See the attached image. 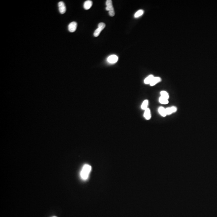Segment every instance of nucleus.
I'll list each match as a JSON object with an SVG mask.
<instances>
[{
    "mask_svg": "<svg viewBox=\"0 0 217 217\" xmlns=\"http://www.w3.org/2000/svg\"><path fill=\"white\" fill-rule=\"evenodd\" d=\"M92 167L89 164H85L83 166L80 172V176L82 179L86 180L89 177L91 172Z\"/></svg>",
    "mask_w": 217,
    "mask_h": 217,
    "instance_id": "obj_1",
    "label": "nucleus"
},
{
    "mask_svg": "<svg viewBox=\"0 0 217 217\" xmlns=\"http://www.w3.org/2000/svg\"><path fill=\"white\" fill-rule=\"evenodd\" d=\"M106 9L107 11H109V15L111 17H113L115 15V13L114 11L112 1L111 0H107L106 2Z\"/></svg>",
    "mask_w": 217,
    "mask_h": 217,
    "instance_id": "obj_2",
    "label": "nucleus"
},
{
    "mask_svg": "<svg viewBox=\"0 0 217 217\" xmlns=\"http://www.w3.org/2000/svg\"><path fill=\"white\" fill-rule=\"evenodd\" d=\"M105 27V23H99V24H98V28H97V29H96L94 32V34H93L94 36L95 37H98L100 33Z\"/></svg>",
    "mask_w": 217,
    "mask_h": 217,
    "instance_id": "obj_3",
    "label": "nucleus"
},
{
    "mask_svg": "<svg viewBox=\"0 0 217 217\" xmlns=\"http://www.w3.org/2000/svg\"><path fill=\"white\" fill-rule=\"evenodd\" d=\"M58 9H59V12L61 14H63L65 13L66 12V7L65 6V4L62 1H60L58 3Z\"/></svg>",
    "mask_w": 217,
    "mask_h": 217,
    "instance_id": "obj_4",
    "label": "nucleus"
},
{
    "mask_svg": "<svg viewBox=\"0 0 217 217\" xmlns=\"http://www.w3.org/2000/svg\"><path fill=\"white\" fill-rule=\"evenodd\" d=\"M107 60L109 63L114 64L118 61V57L115 55H111L107 58Z\"/></svg>",
    "mask_w": 217,
    "mask_h": 217,
    "instance_id": "obj_5",
    "label": "nucleus"
},
{
    "mask_svg": "<svg viewBox=\"0 0 217 217\" xmlns=\"http://www.w3.org/2000/svg\"><path fill=\"white\" fill-rule=\"evenodd\" d=\"M77 27V23L76 22H71L68 26V29L69 31L70 32H74L76 30Z\"/></svg>",
    "mask_w": 217,
    "mask_h": 217,
    "instance_id": "obj_6",
    "label": "nucleus"
},
{
    "mask_svg": "<svg viewBox=\"0 0 217 217\" xmlns=\"http://www.w3.org/2000/svg\"><path fill=\"white\" fill-rule=\"evenodd\" d=\"M92 5H93V2L90 0H88L84 2L83 7L85 10H89L91 8Z\"/></svg>",
    "mask_w": 217,
    "mask_h": 217,
    "instance_id": "obj_7",
    "label": "nucleus"
},
{
    "mask_svg": "<svg viewBox=\"0 0 217 217\" xmlns=\"http://www.w3.org/2000/svg\"><path fill=\"white\" fill-rule=\"evenodd\" d=\"M161 81V79L160 77H154L150 84L151 86H153Z\"/></svg>",
    "mask_w": 217,
    "mask_h": 217,
    "instance_id": "obj_8",
    "label": "nucleus"
},
{
    "mask_svg": "<svg viewBox=\"0 0 217 217\" xmlns=\"http://www.w3.org/2000/svg\"><path fill=\"white\" fill-rule=\"evenodd\" d=\"M144 115V117L147 120H149L151 118V112H150V109H149V108H148L146 109H145Z\"/></svg>",
    "mask_w": 217,
    "mask_h": 217,
    "instance_id": "obj_9",
    "label": "nucleus"
},
{
    "mask_svg": "<svg viewBox=\"0 0 217 217\" xmlns=\"http://www.w3.org/2000/svg\"><path fill=\"white\" fill-rule=\"evenodd\" d=\"M158 112L161 116L162 117H165L167 115L166 109L162 107H160L158 109Z\"/></svg>",
    "mask_w": 217,
    "mask_h": 217,
    "instance_id": "obj_10",
    "label": "nucleus"
},
{
    "mask_svg": "<svg viewBox=\"0 0 217 217\" xmlns=\"http://www.w3.org/2000/svg\"><path fill=\"white\" fill-rule=\"evenodd\" d=\"M154 76L152 75H149V76L146 77L144 80V82L146 84H150V82L152 81V79L154 78Z\"/></svg>",
    "mask_w": 217,
    "mask_h": 217,
    "instance_id": "obj_11",
    "label": "nucleus"
},
{
    "mask_svg": "<svg viewBox=\"0 0 217 217\" xmlns=\"http://www.w3.org/2000/svg\"><path fill=\"white\" fill-rule=\"evenodd\" d=\"M148 100H144V101H143L142 106H141V108L143 110H145L147 108H148Z\"/></svg>",
    "mask_w": 217,
    "mask_h": 217,
    "instance_id": "obj_12",
    "label": "nucleus"
},
{
    "mask_svg": "<svg viewBox=\"0 0 217 217\" xmlns=\"http://www.w3.org/2000/svg\"><path fill=\"white\" fill-rule=\"evenodd\" d=\"M159 102L160 103L162 104H167L168 103V99H166V98L160 97L159 98Z\"/></svg>",
    "mask_w": 217,
    "mask_h": 217,
    "instance_id": "obj_13",
    "label": "nucleus"
},
{
    "mask_svg": "<svg viewBox=\"0 0 217 217\" xmlns=\"http://www.w3.org/2000/svg\"><path fill=\"white\" fill-rule=\"evenodd\" d=\"M144 13V11L143 10H139L136 13L135 15H134V17L135 18H138L140 17V16H142Z\"/></svg>",
    "mask_w": 217,
    "mask_h": 217,
    "instance_id": "obj_14",
    "label": "nucleus"
},
{
    "mask_svg": "<svg viewBox=\"0 0 217 217\" xmlns=\"http://www.w3.org/2000/svg\"><path fill=\"white\" fill-rule=\"evenodd\" d=\"M161 97L166 98V99H168L169 98V95L167 92L165 91H162L160 92Z\"/></svg>",
    "mask_w": 217,
    "mask_h": 217,
    "instance_id": "obj_15",
    "label": "nucleus"
},
{
    "mask_svg": "<svg viewBox=\"0 0 217 217\" xmlns=\"http://www.w3.org/2000/svg\"><path fill=\"white\" fill-rule=\"evenodd\" d=\"M166 114H167V115H170V114L173 113L172 109H171V107H168V108H166Z\"/></svg>",
    "mask_w": 217,
    "mask_h": 217,
    "instance_id": "obj_16",
    "label": "nucleus"
},
{
    "mask_svg": "<svg viewBox=\"0 0 217 217\" xmlns=\"http://www.w3.org/2000/svg\"><path fill=\"white\" fill-rule=\"evenodd\" d=\"M171 108L172 109L173 113H175V112H176L177 111V107H175V106H172V107H171Z\"/></svg>",
    "mask_w": 217,
    "mask_h": 217,
    "instance_id": "obj_17",
    "label": "nucleus"
},
{
    "mask_svg": "<svg viewBox=\"0 0 217 217\" xmlns=\"http://www.w3.org/2000/svg\"><path fill=\"white\" fill-rule=\"evenodd\" d=\"M56 217V216H53V217Z\"/></svg>",
    "mask_w": 217,
    "mask_h": 217,
    "instance_id": "obj_18",
    "label": "nucleus"
}]
</instances>
